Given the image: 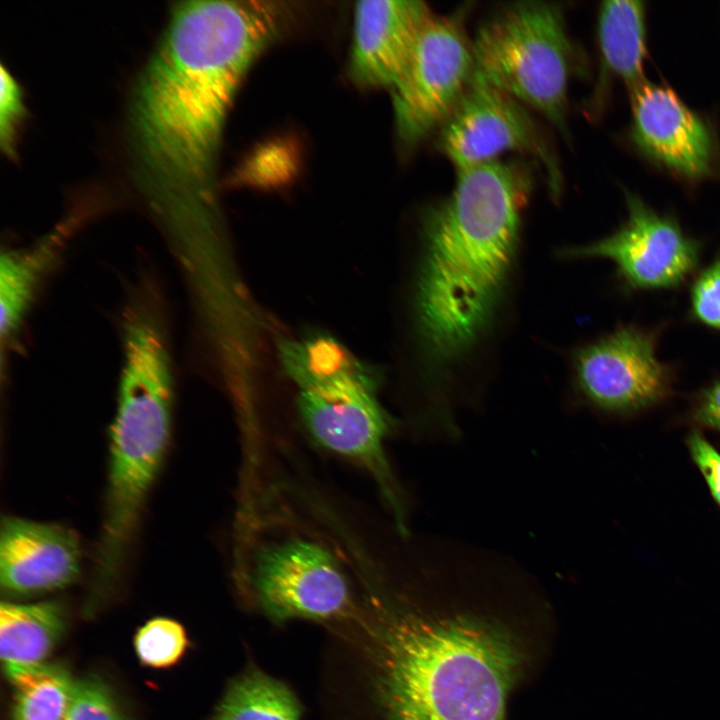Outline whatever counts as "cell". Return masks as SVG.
<instances>
[{
  "mask_svg": "<svg viewBox=\"0 0 720 720\" xmlns=\"http://www.w3.org/2000/svg\"><path fill=\"white\" fill-rule=\"evenodd\" d=\"M269 1L175 3L133 88L128 135L135 184L175 213L209 202L216 155L235 93L280 31Z\"/></svg>",
  "mask_w": 720,
  "mask_h": 720,
  "instance_id": "6da1fadb",
  "label": "cell"
},
{
  "mask_svg": "<svg viewBox=\"0 0 720 720\" xmlns=\"http://www.w3.org/2000/svg\"><path fill=\"white\" fill-rule=\"evenodd\" d=\"M532 189L527 168L494 161L459 171L422 225L416 330L432 393L488 338L503 306Z\"/></svg>",
  "mask_w": 720,
  "mask_h": 720,
  "instance_id": "7a4b0ae2",
  "label": "cell"
},
{
  "mask_svg": "<svg viewBox=\"0 0 720 720\" xmlns=\"http://www.w3.org/2000/svg\"><path fill=\"white\" fill-rule=\"evenodd\" d=\"M381 608L375 693L384 720H506L531 656L519 627L471 608Z\"/></svg>",
  "mask_w": 720,
  "mask_h": 720,
  "instance_id": "3957f363",
  "label": "cell"
},
{
  "mask_svg": "<svg viewBox=\"0 0 720 720\" xmlns=\"http://www.w3.org/2000/svg\"><path fill=\"white\" fill-rule=\"evenodd\" d=\"M123 356L104 515L92 559L95 593L122 578L171 435L173 381L165 327L151 319L126 324Z\"/></svg>",
  "mask_w": 720,
  "mask_h": 720,
  "instance_id": "277c9868",
  "label": "cell"
},
{
  "mask_svg": "<svg viewBox=\"0 0 720 720\" xmlns=\"http://www.w3.org/2000/svg\"><path fill=\"white\" fill-rule=\"evenodd\" d=\"M280 359L297 387V409L307 434L321 448L365 471L400 532L406 533L404 498L386 451L391 422L368 368L324 336L288 342Z\"/></svg>",
  "mask_w": 720,
  "mask_h": 720,
  "instance_id": "5b68a950",
  "label": "cell"
},
{
  "mask_svg": "<svg viewBox=\"0 0 720 720\" xmlns=\"http://www.w3.org/2000/svg\"><path fill=\"white\" fill-rule=\"evenodd\" d=\"M471 41L479 74L566 133L576 53L560 6L510 4L482 23Z\"/></svg>",
  "mask_w": 720,
  "mask_h": 720,
  "instance_id": "8992f818",
  "label": "cell"
},
{
  "mask_svg": "<svg viewBox=\"0 0 720 720\" xmlns=\"http://www.w3.org/2000/svg\"><path fill=\"white\" fill-rule=\"evenodd\" d=\"M346 561L331 546L304 534L261 543L249 564V585L275 621L344 618L354 601Z\"/></svg>",
  "mask_w": 720,
  "mask_h": 720,
  "instance_id": "52a82bcc",
  "label": "cell"
},
{
  "mask_svg": "<svg viewBox=\"0 0 720 720\" xmlns=\"http://www.w3.org/2000/svg\"><path fill=\"white\" fill-rule=\"evenodd\" d=\"M461 18L432 15L391 88L397 133L407 145L441 127L474 75L472 41Z\"/></svg>",
  "mask_w": 720,
  "mask_h": 720,
  "instance_id": "ba28073f",
  "label": "cell"
},
{
  "mask_svg": "<svg viewBox=\"0 0 720 720\" xmlns=\"http://www.w3.org/2000/svg\"><path fill=\"white\" fill-rule=\"evenodd\" d=\"M438 146L457 172L497 161L504 152L529 154L546 170L558 196L562 175L555 152L524 105L476 70L460 101L441 125Z\"/></svg>",
  "mask_w": 720,
  "mask_h": 720,
  "instance_id": "9c48e42d",
  "label": "cell"
},
{
  "mask_svg": "<svg viewBox=\"0 0 720 720\" xmlns=\"http://www.w3.org/2000/svg\"><path fill=\"white\" fill-rule=\"evenodd\" d=\"M573 370L584 399L611 413L654 406L671 388L670 370L657 357L654 334L632 325L578 348Z\"/></svg>",
  "mask_w": 720,
  "mask_h": 720,
  "instance_id": "30bf717a",
  "label": "cell"
},
{
  "mask_svg": "<svg viewBox=\"0 0 720 720\" xmlns=\"http://www.w3.org/2000/svg\"><path fill=\"white\" fill-rule=\"evenodd\" d=\"M626 202L628 218L620 229L598 241L564 248L560 254L569 258H607L635 289L679 285L698 263V243L637 196L627 193Z\"/></svg>",
  "mask_w": 720,
  "mask_h": 720,
  "instance_id": "8fae6325",
  "label": "cell"
},
{
  "mask_svg": "<svg viewBox=\"0 0 720 720\" xmlns=\"http://www.w3.org/2000/svg\"><path fill=\"white\" fill-rule=\"evenodd\" d=\"M81 544L70 528L20 517L2 519L0 584L10 596L65 588L80 572Z\"/></svg>",
  "mask_w": 720,
  "mask_h": 720,
  "instance_id": "7c38bea8",
  "label": "cell"
},
{
  "mask_svg": "<svg viewBox=\"0 0 720 720\" xmlns=\"http://www.w3.org/2000/svg\"><path fill=\"white\" fill-rule=\"evenodd\" d=\"M632 109V138L647 156L689 178L711 172V132L671 89L639 83L633 89Z\"/></svg>",
  "mask_w": 720,
  "mask_h": 720,
  "instance_id": "4fadbf2b",
  "label": "cell"
},
{
  "mask_svg": "<svg viewBox=\"0 0 720 720\" xmlns=\"http://www.w3.org/2000/svg\"><path fill=\"white\" fill-rule=\"evenodd\" d=\"M433 13L419 0L359 1L349 72L358 85L392 88Z\"/></svg>",
  "mask_w": 720,
  "mask_h": 720,
  "instance_id": "5bb4252c",
  "label": "cell"
},
{
  "mask_svg": "<svg viewBox=\"0 0 720 720\" xmlns=\"http://www.w3.org/2000/svg\"><path fill=\"white\" fill-rule=\"evenodd\" d=\"M63 630V614L55 602L0 606V655L8 678L43 664Z\"/></svg>",
  "mask_w": 720,
  "mask_h": 720,
  "instance_id": "9a60e30c",
  "label": "cell"
},
{
  "mask_svg": "<svg viewBox=\"0 0 720 720\" xmlns=\"http://www.w3.org/2000/svg\"><path fill=\"white\" fill-rule=\"evenodd\" d=\"M61 230L29 248L7 249L0 257V333L9 339L19 328L35 291L56 257Z\"/></svg>",
  "mask_w": 720,
  "mask_h": 720,
  "instance_id": "2e32d148",
  "label": "cell"
},
{
  "mask_svg": "<svg viewBox=\"0 0 720 720\" xmlns=\"http://www.w3.org/2000/svg\"><path fill=\"white\" fill-rule=\"evenodd\" d=\"M598 32L603 63L607 70L634 86L641 83L645 57L642 3L625 0L603 2Z\"/></svg>",
  "mask_w": 720,
  "mask_h": 720,
  "instance_id": "e0dca14e",
  "label": "cell"
},
{
  "mask_svg": "<svg viewBox=\"0 0 720 720\" xmlns=\"http://www.w3.org/2000/svg\"><path fill=\"white\" fill-rule=\"evenodd\" d=\"M301 712L287 685L249 669L231 681L212 720H300Z\"/></svg>",
  "mask_w": 720,
  "mask_h": 720,
  "instance_id": "ac0fdd59",
  "label": "cell"
},
{
  "mask_svg": "<svg viewBox=\"0 0 720 720\" xmlns=\"http://www.w3.org/2000/svg\"><path fill=\"white\" fill-rule=\"evenodd\" d=\"M14 720H65L76 682L61 667L40 665L12 677Z\"/></svg>",
  "mask_w": 720,
  "mask_h": 720,
  "instance_id": "d6986e66",
  "label": "cell"
},
{
  "mask_svg": "<svg viewBox=\"0 0 720 720\" xmlns=\"http://www.w3.org/2000/svg\"><path fill=\"white\" fill-rule=\"evenodd\" d=\"M187 646L184 628L168 618H155L140 628L135 637L138 658L145 665L162 668L176 663Z\"/></svg>",
  "mask_w": 720,
  "mask_h": 720,
  "instance_id": "ffe728a7",
  "label": "cell"
},
{
  "mask_svg": "<svg viewBox=\"0 0 720 720\" xmlns=\"http://www.w3.org/2000/svg\"><path fill=\"white\" fill-rule=\"evenodd\" d=\"M65 720H127L109 690L96 680L76 682Z\"/></svg>",
  "mask_w": 720,
  "mask_h": 720,
  "instance_id": "44dd1931",
  "label": "cell"
},
{
  "mask_svg": "<svg viewBox=\"0 0 720 720\" xmlns=\"http://www.w3.org/2000/svg\"><path fill=\"white\" fill-rule=\"evenodd\" d=\"M1 96H0V144L2 151L14 158L18 130L24 119L26 110L20 85L1 64Z\"/></svg>",
  "mask_w": 720,
  "mask_h": 720,
  "instance_id": "7402d4cb",
  "label": "cell"
},
{
  "mask_svg": "<svg viewBox=\"0 0 720 720\" xmlns=\"http://www.w3.org/2000/svg\"><path fill=\"white\" fill-rule=\"evenodd\" d=\"M690 295L694 317L720 331V257L698 275Z\"/></svg>",
  "mask_w": 720,
  "mask_h": 720,
  "instance_id": "603a6c76",
  "label": "cell"
},
{
  "mask_svg": "<svg viewBox=\"0 0 720 720\" xmlns=\"http://www.w3.org/2000/svg\"><path fill=\"white\" fill-rule=\"evenodd\" d=\"M688 447L714 500L720 506V453L697 431L689 435Z\"/></svg>",
  "mask_w": 720,
  "mask_h": 720,
  "instance_id": "cb8c5ba5",
  "label": "cell"
},
{
  "mask_svg": "<svg viewBox=\"0 0 720 720\" xmlns=\"http://www.w3.org/2000/svg\"><path fill=\"white\" fill-rule=\"evenodd\" d=\"M692 417L698 424L720 432V379L700 393Z\"/></svg>",
  "mask_w": 720,
  "mask_h": 720,
  "instance_id": "d4e9b609",
  "label": "cell"
}]
</instances>
